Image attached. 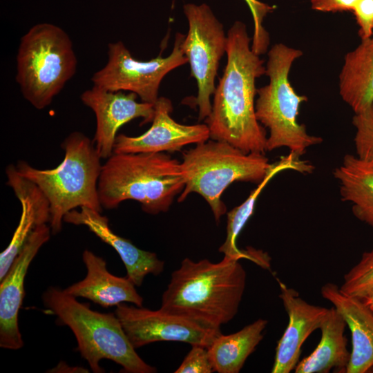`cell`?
Here are the masks:
<instances>
[{
  "instance_id": "obj_1",
  "label": "cell",
  "mask_w": 373,
  "mask_h": 373,
  "mask_svg": "<svg viewBox=\"0 0 373 373\" xmlns=\"http://www.w3.org/2000/svg\"><path fill=\"white\" fill-rule=\"evenodd\" d=\"M227 61L205 119L210 138L224 141L245 153H265L267 135L256 115V80L265 75L260 55L251 49L246 25L236 21L227 32Z\"/></svg>"
},
{
  "instance_id": "obj_2",
  "label": "cell",
  "mask_w": 373,
  "mask_h": 373,
  "mask_svg": "<svg viewBox=\"0 0 373 373\" xmlns=\"http://www.w3.org/2000/svg\"><path fill=\"white\" fill-rule=\"evenodd\" d=\"M238 260L224 257L218 263L186 258L172 274L160 309L204 327L220 329L236 315L246 285Z\"/></svg>"
},
{
  "instance_id": "obj_3",
  "label": "cell",
  "mask_w": 373,
  "mask_h": 373,
  "mask_svg": "<svg viewBox=\"0 0 373 373\" xmlns=\"http://www.w3.org/2000/svg\"><path fill=\"white\" fill-rule=\"evenodd\" d=\"M185 186L181 162L162 153H113L102 164L97 189L105 209L137 201L146 213L167 211Z\"/></svg>"
},
{
  "instance_id": "obj_4",
  "label": "cell",
  "mask_w": 373,
  "mask_h": 373,
  "mask_svg": "<svg viewBox=\"0 0 373 373\" xmlns=\"http://www.w3.org/2000/svg\"><path fill=\"white\" fill-rule=\"evenodd\" d=\"M64 158L55 168L39 169L24 160L16 168L23 177L36 184L49 201V225L53 235L62 228L65 215L86 207L102 212L98 195L101 157L93 140L79 131L72 132L61 143Z\"/></svg>"
},
{
  "instance_id": "obj_5",
  "label": "cell",
  "mask_w": 373,
  "mask_h": 373,
  "mask_svg": "<svg viewBox=\"0 0 373 373\" xmlns=\"http://www.w3.org/2000/svg\"><path fill=\"white\" fill-rule=\"evenodd\" d=\"M44 305L75 334L78 350L95 373L104 372L102 359L120 365L129 373H154L155 367L145 363L128 340L115 313H100L64 289L50 287L41 296Z\"/></svg>"
},
{
  "instance_id": "obj_6",
  "label": "cell",
  "mask_w": 373,
  "mask_h": 373,
  "mask_svg": "<svg viewBox=\"0 0 373 373\" xmlns=\"http://www.w3.org/2000/svg\"><path fill=\"white\" fill-rule=\"evenodd\" d=\"M181 166L185 186L178 201H184L191 193L200 194L219 222L227 212L221 200L224 190L235 182L258 184L271 164L264 153H245L227 142L211 140L183 153Z\"/></svg>"
},
{
  "instance_id": "obj_7",
  "label": "cell",
  "mask_w": 373,
  "mask_h": 373,
  "mask_svg": "<svg viewBox=\"0 0 373 373\" xmlns=\"http://www.w3.org/2000/svg\"><path fill=\"white\" fill-rule=\"evenodd\" d=\"M302 55L300 50L281 43L271 48L265 67L269 84L257 90L255 104L257 119L269 131L267 151L287 147L299 157L308 147L323 141L321 137L309 135L297 119L300 106L307 97L296 93L289 76L294 62Z\"/></svg>"
},
{
  "instance_id": "obj_8",
  "label": "cell",
  "mask_w": 373,
  "mask_h": 373,
  "mask_svg": "<svg viewBox=\"0 0 373 373\" xmlns=\"http://www.w3.org/2000/svg\"><path fill=\"white\" fill-rule=\"evenodd\" d=\"M77 64L69 35L55 24L38 23L21 38L16 81L23 97L41 110L73 77Z\"/></svg>"
},
{
  "instance_id": "obj_9",
  "label": "cell",
  "mask_w": 373,
  "mask_h": 373,
  "mask_svg": "<svg viewBox=\"0 0 373 373\" xmlns=\"http://www.w3.org/2000/svg\"><path fill=\"white\" fill-rule=\"evenodd\" d=\"M184 38V35L178 32L169 56L159 55L149 61L135 59L121 41L110 43L106 64L91 77L93 86L113 92L134 93L142 102L155 104L163 78L188 63L182 47Z\"/></svg>"
},
{
  "instance_id": "obj_10",
  "label": "cell",
  "mask_w": 373,
  "mask_h": 373,
  "mask_svg": "<svg viewBox=\"0 0 373 373\" xmlns=\"http://www.w3.org/2000/svg\"><path fill=\"white\" fill-rule=\"evenodd\" d=\"M184 12L189 30L182 47L188 59L191 76L195 78L198 93L193 102L198 107V119H205L211 112V97L220 61L226 52L227 36L223 25L206 3H186Z\"/></svg>"
},
{
  "instance_id": "obj_11",
  "label": "cell",
  "mask_w": 373,
  "mask_h": 373,
  "mask_svg": "<svg viewBox=\"0 0 373 373\" xmlns=\"http://www.w3.org/2000/svg\"><path fill=\"white\" fill-rule=\"evenodd\" d=\"M119 318L128 340L135 349L157 341H177L208 347L221 334L220 329L204 327L188 318L142 307L116 306Z\"/></svg>"
},
{
  "instance_id": "obj_12",
  "label": "cell",
  "mask_w": 373,
  "mask_h": 373,
  "mask_svg": "<svg viewBox=\"0 0 373 373\" xmlns=\"http://www.w3.org/2000/svg\"><path fill=\"white\" fill-rule=\"evenodd\" d=\"M137 97L134 93L113 92L95 86L82 93V102L96 117L93 142L102 159L113 153L117 132L122 125L136 118H142L140 125L152 122L154 104L138 102Z\"/></svg>"
},
{
  "instance_id": "obj_13",
  "label": "cell",
  "mask_w": 373,
  "mask_h": 373,
  "mask_svg": "<svg viewBox=\"0 0 373 373\" xmlns=\"http://www.w3.org/2000/svg\"><path fill=\"white\" fill-rule=\"evenodd\" d=\"M152 125L144 133L135 137L117 135L114 153H162L180 151L188 144H198L210 138L206 124L185 125L171 116V101L160 97L154 104Z\"/></svg>"
},
{
  "instance_id": "obj_14",
  "label": "cell",
  "mask_w": 373,
  "mask_h": 373,
  "mask_svg": "<svg viewBox=\"0 0 373 373\" xmlns=\"http://www.w3.org/2000/svg\"><path fill=\"white\" fill-rule=\"evenodd\" d=\"M50 225L38 226L12 264L0 285V347L19 350L23 341L18 324L19 309L25 296L24 280L28 267L40 248L48 241Z\"/></svg>"
},
{
  "instance_id": "obj_15",
  "label": "cell",
  "mask_w": 373,
  "mask_h": 373,
  "mask_svg": "<svg viewBox=\"0 0 373 373\" xmlns=\"http://www.w3.org/2000/svg\"><path fill=\"white\" fill-rule=\"evenodd\" d=\"M279 297L289 317V322L278 342L272 373H289L294 370L305 340L320 329L329 308L312 305L303 300L299 293L277 279Z\"/></svg>"
},
{
  "instance_id": "obj_16",
  "label": "cell",
  "mask_w": 373,
  "mask_h": 373,
  "mask_svg": "<svg viewBox=\"0 0 373 373\" xmlns=\"http://www.w3.org/2000/svg\"><path fill=\"white\" fill-rule=\"evenodd\" d=\"M64 222L75 225H84L103 242L112 247L119 254L127 272V276L135 286L140 287L149 274L157 276L164 268V262L156 254L135 246L129 240L114 233L110 228L108 218L97 210L82 207L68 212Z\"/></svg>"
},
{
  "instance_id": "obj_17",
  "label": "cell",
  "mask_w": 373,
  "mask_h": 373,
  "mask_svg": "<svg viewBox=\"0 0 373 373\" xmlns=\"http://www.w3.org/2000/svg\"><path fill=\"white\" fill-rule=\"evenodd\" d=\"M6 175L7 184L20 202L21 214L10 244L0 254V280L6 276L35 229L39 225L49 223L50 219L49 201L36 184L21 176L14 164L7 166Z\"/></svg>"
},
{
  "instance_id": "obj_18",
  "label": "cell",
  "mask_w": 373,
  "mask_h": 373,
  "mask_svg": "<svg viewBox=\"0 0 373 373\" xmlns=\"http://www.w3.org/2000/svg\"><path fill=\"white\" fill-rule=\"evenodd\" d=\"M321 294L341 314L351 332L352 350L345 373L370 372L373 367V312L334 283L324 285Z\"/></svg>"
},
{
  "instance_id": "obj_19",
  "label": "cell",
  "mask_w": 373,
  "mask_h": 373,
  "mask_svg": "<svg viewBox=\"0 0 373 373\" xmlns=\"http://www.w3.org/2000/svg\"><path fill=\"white\" fill-rule=\"evenodd\" d=\"M87 274L86 277L64 290L77 298L82 297L104 307L131 303L142 307L143 298L137 293L134 283L126 276L119 277L111 274L104 258L85 249L82 254Z\"/></svg>"
},
{
  "instance_id": "obj_20",
  "label": "cell",
  "mask_w": 373,
  "mask_h": 373,
  "mask_svg": "<svg viewBox=\"0 0 373 373\" xmlns=\"http://www.w3.org/2000/svg\"><path fill=\"white\" fill-rule=\"evenodd\" d=\"M314 166L308 161L302 160L299 156L289 152L279 160L271 164L263 180L251 191L247 200L227 213V238L219 248L224 257L240 260L246 258L256 262L258 256L254 249L240 250L237 247V238L245 224L252 216L256 201L262 190L277 173L285 170H294L301 173H310Z\"/></svg>"
},
{
  "instance_id": "obj_21",
  "label": "cell",
  "mask_w": 373,
  "mask_h": 373,
  "mask_svg": "<svg viewBox=\"0 0 373 373\" xmlns=\"http://www.w3.org/2000/svg\"><path fill=\"white\" fill-rule=\"evenodd\" d=\"M346 323L334 307L329 311L320 329L321 338L315 350L299 361L296 373L345 372L350 358L344 334Z\"/></svg>"
},
{
  "instance_id": "obj_22",
  "label": "cell",
  "mask_w": 373,
  "mask_h": 373,
  "mask_svg": "<svg viewBox=\"0 0 373 373\" xmlns=\"http://www.w3.org/2000/svg\"><path fill=\"white\" fill-rule=\"evenodd\" d=\"M339 93L354 113L373 103V36L347 52L339 75Z\"/></svg>"
},
{
  "instance_id": "obj_23",
  "label": "cell",
  "mask_w": 373,
  "mask_h": 373,
  "mask_svg": "<svg viewBox=\"0 0 373 373\" xmlns=\"http://www.w3.org/2000/svg\"><path fill=\"white\" fill-rule=\"evenodd\" d=\"M333 174L341 200L352 204L357 219L373 228V168L356 155L346 154Z\"/></svg>"
},
{
  "instance_id": "obj_24",
  "label": "cell",
  "mask_w": 373,
  "mask_h": 373,
  "mask_svg": "<svg viewBox=\"0 0 373 373\" xmlns=\"http://www.w3.org/2000/svg\"><path fill=\"white\" fill-rule=\"evenodd\" d=\"M267 320L259 318L229 335L219 334L207 347L214 371L238 373L263 338Z\"/></svg>"
},
{
  "instance_id": "obj_25",
  "label": "cell",
  "mask_w": 373,
  "mask_h": 373,
  "mask_svg": "<svg viewBox=\"0 0 373 373\" xmlns=\"http://www.w3.org/2000/svg\"><path fill=\"white\" fill-rule=\"evenodd\" d=\"M373 288V249L365 251L343 278L340 287L345 294L361 298Z\"/></svg>"
},
{
  "instance_id": "obj_26",
  "label": "cell",
  "mask_w": 373,
  "mask_h": 373,
  "mask_svg": "<svg viewBox=\"0 0 373 373\" xmlns=\"http://www.w3.org/2000/svg\"><path fill=\"white\" fill-rule=\"evenodd\" d=\"M352 124L356 130L354 139L356 155L373 168V103L354 113Z\"/></svg>"
},
{
  "instance_id": "obj_27",
  "label": "cell",
  "mask_w": 373,
  "mask_h": 373,
  "mask_svg": "<svg viewBox=\"0 0 373 373\" xmlns=\"http://www.w3.org/2000/svg\"><path fill=\"white\" fill-rule=\"evenodd\" d=\"M252 15L254 32L251 39V49L258 55L267 52L269 45V35L263 26L265 17L273 12L275 7L258 0H245Z\"/></svg>"
},
{
  "instance_id": "obj_28",
  "label": "cell",
  "mask_w": 373,
  "mask_h": 373,
  "mask_svg": "<svg viewBox=\"0 0 373 373\" xmlns=\"http://www.w3.org/2000/svg\"><path fill=\"white\" fill-rule=\"evenodd\" d=\"M175 373H211L214 371L207 347L193 345Z\"/></svg>"
},
{
  "instance_id": "obj_29",
  "label": "cell",
  "mask_w": 373,
  "mask_h": 373,
  "mask_svg": "<svg viewBox=\"0 0 373 373\" xmlns=\"http://www.w3.org/2000/svg\"><path fill=\"white\" fill-rule=\"evenodd\" d=\"M361 39L373 35V0H358L352 10Z\"/></svg>"
},
{
  "instance_id": "obj_30",
  "label": "cell",
  "mask_w": 373,
  "mask_h": 373,
  "mask_svg": "<svg viewBox=\"0 0 373 373\" xmlns=\"http://www.w3.org/2000/svg\"><path fill=\"white\" fill-rule=\"evenodd\" d=\"M358 0H311L313 10L323 12L352 11Z\"/></svg>"
},
{
  "instance_id": "obj_31",
  "label": "cell",
  "mask_w": 373,
  "mask_h": 373,
  "mask_svg": "<svg viewBox=\"0 0 373 373\" xmlns=\"http://www.w3.org/2000/svg\"><path fill=\"white\" fill-rule=\"evenodd\" d=\"M48 372L72 373V372H89L88 370L78 366H70L64 361H60L54 368L47 371Z\"/></svg>"
},
{
  "instance_id": "obj_32",
  "label": "cell",
  "mask_w": 373,
  "mask_h": 373,
  "mask_svg": "<svg viewBox=\"0 0 373 373\" xmlns=\"http://www.w3.org/2000/svg\"><path fill=\"white\" fill-rule=\"evenodd\" d=\"M360 299L373 312V288Z\"/></svg>"
},
{
  "instance_id": "obj_33",
  "label": "cell",
  "mask_w": 373,
  "mask_h": 373,
  "mask_svg": "<svg viewBox=\"0 0 373 373\" xmlns=\"http://www.w3.org/2000/svg\"><path fill=\"white\" fill-rule=\"evenodd\" d=\"M370 371H371L372 372H373V367H372V368L371 369V370H370Z\"/></svg>"
}]
</instances>
